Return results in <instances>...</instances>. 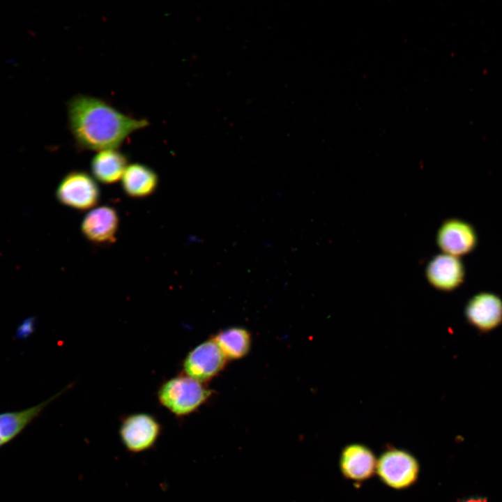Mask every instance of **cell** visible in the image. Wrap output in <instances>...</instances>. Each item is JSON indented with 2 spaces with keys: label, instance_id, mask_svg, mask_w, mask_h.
<instances>
[{
  "label": "cell",
  "instance_id": "obj_12",
  "mask_svg": "<svg viewBox=\"0 0 502 502\" xmlns=\"http://www.w3.org/2000/svg\"><path fill=\"white\" fill-rule=\"evenodd\" d=\"M121 181L125 195L133 199H143L152 195L160 183L158 173L141 162L129 164Z\"/></svg>",
  "mask_w": 502,
  "mask_h": 502
},
{
  "label": "cell",
  "instance_id": "obj_3",
  "mask_svg": "<svg viewBox=\"0 0 502 502\" xmlns=\"http://www.w3.org/2000/svg\"><path fill=\"white\" fill-rule=\"evenodd\" d=\"M101 197L98 181L83 170H73L63 176L56 189V198L63 206L85 211L98 205Z\"/></svg>",
  "mask_w": 502,
  "mask_h": 502
},
{
  "label": "cell",
  "instance_id": "obj_4",
  "mask_svg": "<svg viewBox=\"0 0 502 502\" xmlns=\"http://www.w3.org/2000/svg\"><path fill=\"white\" fill-rule=\"evenodd\" d=\"M162 432V425L153 415L133 413L121 418L118 434L123 446L128 452L139 454L155 447Z\"/></svg>",
  "mask_w": 502,
  "mask_h": 502
},
{
  "label": "cell",
  "instance_id": "obj_5",
  "mask_svg": "<svg viewBox=\"0 0 502 502\" xmlns=\"http://www.w3.org/2000/svg\"><path fill=\"white\" fill-rule=\"evenodd\" d=\"M376 471L386 485L404 489L416 481L419 464L411 453L400 449H390L382 453L376 461Z\"/></svg>",
  "mask_w": 502,
  "mask_h": 502
},
{
  "label": "cell",
  "instance_id": "obj_8",
  "mask_svg": "<svg viewBox=\"0 0 502 502\" xmlns=\"http://www.w3.org/2000/svg\"><path fill=\"white\" fill-rule=\"evenodd\" d=\"M120 225V217L112 206L101 205L89 210L80 223L83 236L96 245L114 243Z\"/></svg>",
  "mask_w": 502,
  "mask_h": 502
},
{
  "label": "cell",
  "instance_id": "obj_7",
  "mask_svg": "<svg viewBox=\"0 0 502 502\" xmlns=\"http://www.w3.org/2000/svg\"><path fill=\"white\" fill-rule=\"evenodd\" d=\"M436 243L443 253L461 258L476 250L478 236L473 225L469 222L450 218L441 224L436 232Z\"/></svg>",
  "mask_w": 502,
  "mask_h": 502
},
{
  "label": "cell",
  "instance_id": "obj_16",
  "mask_svg": "<svg viewBox=\"0 0 502 502\" xmlns=\"http://www.w3.org/2000/svg\"><path fill=\"white\" fill-rule=\"evenodd\" d=\"M456 502H489V498L480 494H473L462 497Z\"/></svg>",
  "mask_w": 502,
  "mask_h": 502
},
{
  "label": "cell",
  "instance_id": "obj_11",
  "mask_svg": "<svg viewBox=\"0 0 502 502\" xmlns=\"http://www.w3.org/2000/svg\"><path fill=\"white\" fill-rule=\"evenodd\" d=\"M376 459L367 446L353 443L347 446L340 455V471L347 479L363 481L370 478L375 472Z\"/></svg>",
  "mask_w": 502,
  "mask_h": 502
},
{
  "label": "cell",
  "instance_id": "obj_6",
  "mask_svg": "<svg viewBox=\"0 0 502 502\" xmlns=\"http://www.w3.org/2000/svg\"><path fill=\"white\" fill-rule=\"evenodd\" d=\"M227 358L211 338L198 344L185 357L183 374L206 383L226 367Z\"/></svg>",
  "mask_w": 502,
  "mask_h": 502
},
{
  "label": "cell",
  "instance_id": "obj_13",
  "mask_svg": "<svg viewBox=\"0 0 502 502\" xmlns=\"http://www.w3.org/2000/svg\"><path fill=\"white\" fill-rule=\"evenodd\" d=\"M128 156L118 149H107L97 152L90 163L93 177L104 185H111L121 180L127 168Z\"/></svg>",
  "mask_w": 502,
  "mask_h": 502
},
{
  "label": "cell",
  "instance_id": "obj_10",
  "mask_svg": "<svg viewBox=\"0 0 502 502\" xmlns=\"http://www.w3.org/2000/svg\"><path fill=\"white\" fill-rule=\"evenodd\" d=\"M465 314L469 322L478 329L492 330L502 321V300L491 292L478 293L469 301Z\"/></svg>",
  "mask_w": 502,
  "mask_h": 502
},
{
  "label": "cell",
  "instance_id": "obj_9",
  "mask_svg": "<svg viewBox=\"0 0 502 502\" xmlns=\"http://www.w3.org/2000/svg\"><path fill=\"white\" fill-rule=\"evenodd\" d=\"M466 275L464 264L459 257L445 253L432 257L425 268L429 283L441 291H452L464 282Z\"/></svg>",
  "mask_w": 502,
  "mask_h": 502
},
{
  "label": "cell",
  "instance_id": "obj_15",
  "mask_svg": "<svg viewBox=\"0 0 502 502\" xmlns=\"http://www.w3.org/2000/svg\"><path fill=\"white\" fill-rule=\"evenodd\" d=\"M211 338L227 360H237L245 357L250 352L252 345L250 333L240 326L223 329Z\"/></svg>",
  "mask_w": 502,
  "mask_h": 502
},
{
  "label": "cell",
  "instance_id": "obj_2",
  "mask_svg": "<svg viewBox=\"0 0 502 502\" xmlns=\"http://www.w3.org/2000/svg\"><path fill=\"white\" fill-rule=\"evenodd\" d=\"M212 394L206 383L183 373L163 382L158 390L157 397L161 406L181 418L195 412Z\"/></svg>",
  "mask_w": 502,
  "mask_h": 502
},
{
  "label": "cell",
  "instance_id": "obj_1",
  "mask_svg": "<svg viewBox=\"0 0 502 502\" xmlns=\"http://www.w3.org/2000/svg\"><path fill=\"white\" fill-rule=\"evenodd\" d=\"M68 121L79 151L118 149L129 135L148 126L136 119L91 96L76 95L68 102Z\"/></svg>",
  "mask_w": 502,
  "mask_h": 502
},
{
  "label": "cell",
  "instance_id": "obj_14",
  "mask_svg": "<svg viewBox=\"0 0 502 502\" xmlns=\"http://www.w3.org/2000/svg\"><path fill=\"white\" fill-rule=\"evenodd\" d=\"M62 392L33 406L0 413V448L16 438Z\"/></svg>",
  "mask_w": 502,
  "mask_h": 502
}]
</instances>
